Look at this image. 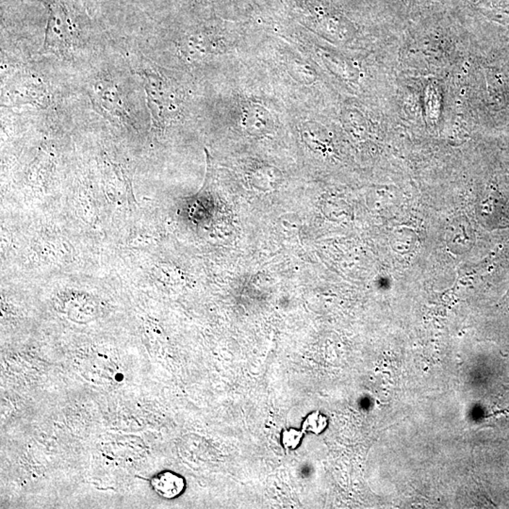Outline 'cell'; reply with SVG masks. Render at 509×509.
I'll return each instance as SVG.
<instances>
[{
    "label": "cell",
    "instance_id": "1",
    "mask_svg": "<svg viewBox=\"0 0 509 509\" xmlns=\"http://www.w3.org/2000/svg\"><path fill=\"white\" fill-rule=\"evenodd\" d=\"M143 78L148 101L154 118L169 119L179 109V96L171 83L159 73L143 70Z\"/></svg>",
    "mask_w": 509,
    "mask_h": 509
},
{
    "label": "cell",
    "instance_id": "2",
    "mask_svg": "<svg viewBox=\"0 0 509 509\" xmlns=\"http://www.w3.org/2000/svg\"><path fill=\"white\" fill-rule=\"evenodd\" d=\"M49 10L43 49L49 53L64 56L71 51L74 43L71 22L61 5H51Z\"/></svg>",
    "mask_w": 509,
    "mask_h": 509
},
{
    "label": "cell",
    "instance_id": "3",
    "mask_svg": "<svg viewBox=\"0 0 509 509\" xmlns=\"http://www.w3.org/2000/svg\"><path fill=\"white\" fill-rule=\"evenodd\" d=\"M240 122L244 132L253 137H266L275 132L273 114L262 104L256 102H250L242 107Z\"/></svg>",
    "mask_w": 509,
    "mask_h": 509
},
{
    "label": "cell",
    "instance_id": "4",
    "mask_svg": "<svg viewBox=\"0 0 509 509\" xmlns=\"http://www.w3.org/2000/svg\"><path fill=\"white\" fill-rule=\"evenodd\" d=\"M151 487L157 494L164 499H175L179 497L185 489V480L181 475L173 472L164 471L156 474L151 479Z\"/></svg>",
    "mask_w": 509,
    "mask_h": 509
},
{
    "label": "cell",
    "instance_id": "5",
    "mask_svg": "<svg viewBox=\"0 0 509 509\" xmlns=\"http://www.w3.org/2000/svg\"><path fill=\"white\" fill-rule=\"evenodd\" d=\"M281 174L278 169L271 166H263L256 170L252 176L253 184L262 190H271L278 186L281 181Z\"/></svg>",
    "mask_w": 509,
    "mask_h": 509
},
{
    "label": "cell",
    "instance_id": "6",
    "mask_svg": "<svg viewBox=\"0 0 509 509\" xmlns=\"http://www.w3.org/2000/svg\"><path fill=\"white\" fill-rule=\"evenodd\" d=\"M328 425V420L325 414L320 411H313L305 418L301 429L305 434L310 433V434L320 435L321 433L325 431Z\"/></svg>",
    "mask_w": 509,
    "mask_h": 509
},
{
    "label": "cell",
    "instance_id": "7",
    "mask_svg": "<svg viewBox=\"0 0 509 509\" xmlns=\"http://www.w3.org/2000/svg\"><path fill=\"white\" fill-rule=\"evenodd\" d=\"M288 71L292 77L303 84H310L315 80L314 73L307 62L292 61L288 64Z\"/></svg>",
    "mask_w": 509,
    "mask_h": 509
},
{
    "label": "cell",
    "instance_id": "8",
    "mask_svg": "<svg viewBox=\"0 0 509 509\" xmlns=\"http://www.w3.org/2000/svg\"><path fill=\"white\" fill-rule=\"evenodd\" d=\"M305 433L296 428H289L281 433V443L286 450H296L301 443Z\"/></svg>",
    "mask_w": 509,
    "mask_h": 509
}]
</instances>
